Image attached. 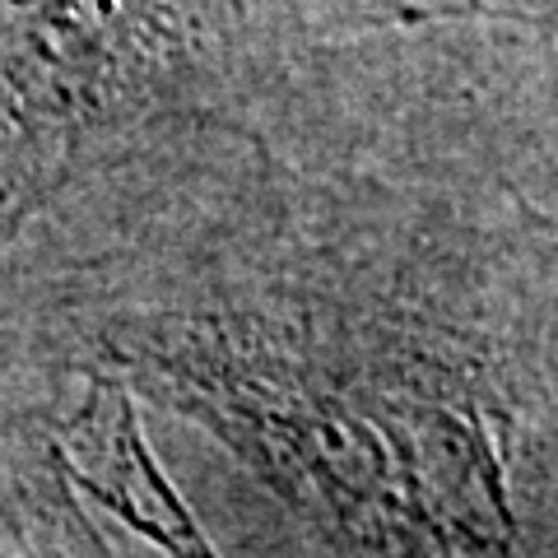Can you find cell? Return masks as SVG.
I'll return each instance as SVG.
<instances>
[{
    "label": "cell",
    "instance_id": "7a4b0ae2",
    "mask_svg": "<svg viewBox=\"0 0 558 558\" xmlns=\"http://www.w3.org/2000/svg\"><path fill=\"white\" fill-rule=\"evenodd\" d=\"M209 0H0V223H24L191 75Z\"/></svg>",
    "mask_w": 558,
    "mask_h": 558
},
{
    "label": "cell",
    "instance_id": "277c9868",
    "mask_svg": "<svg viewBox=\"0 0 558 558\" xmlns=\"http://www.w3.org/2000/svg\"><path fill=\"white\" fill-rule=\"evenodd\" d=\"M381 5H391L396 14H414V20H424V14H465V10H484V0H381Z\"/></svg>",
    "mask_w": 558,
    "mask_h": 558
},
{
    "label": "cell",
    "instance_id": "3957f363",
    "mask_svg": "<svg viewBox=\"0 0 558 558\" xmlns=\"http://www.w3.org/2000/svg\"><path fill=\"white\" fill-rule=\"evenodd\" d=\"M57 465V461H51ZM0 517L28 558H121L65 475H20L0 488Z\"/></svg>",
    "mask_w": 558,
    "mask_h": 558
},
{
    "label": "cell",
    "instance_id": "6da1fadb",
    "mask_svg": "<svg viewBox=\"0 0 558 558\" xmlns=\"http://www.w3.org/2000/svg\"><path fill=\"white\" fill-rule=\"evenodd\" d=\"M117 354L340 558H539L465 344L322 303L126 322Z\"/></svg>",
    "mask_w": 558,
    "mask_h": 558
},
{
    "label": "cell",
    "instance_id": "5b68a950",
    "mask_svg": "<svg viewBox=\"0 0 558 558\" xmlns=\"http://www.w3.org/2000/svg\"><path fill=\"white\" fill-rule=\"evenodd\" d=\"M0 558H28V554H24V545L14 539V531L5 526V517H0Z\"/></svg>",
    "mask_w": 558,
    "mask_h": 558
}]
</instances>
